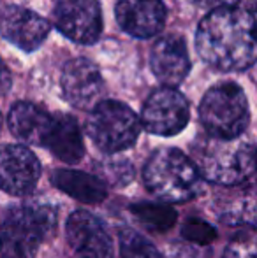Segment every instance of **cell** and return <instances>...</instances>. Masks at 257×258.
<instances>
[{
  "label": "cell",
  "instance_id": "obj_13",
  "mask_svg": "<svg viewBox=\"0 0 257 258\" xmlns=\"http://www.w3.org/2000/svg\"><path fill=\"white\" fill-rule=\"evenodd\" d=\"M115 16L130 37L150 39L164 28L168 9L162 0H118Z\"/></svg>",
  "mask_w": 257,
  "mask_h": 258
},
{
  "label": "cell",
  "instance_id": "obj_9",
  "mask_svg": "<svg viewBox=\"0 0 257 258\" xmlns=\"http://www.w3.org/2000/svg\"><path fill=\"white\" fill-rule=\"evenodd\" d=\"M60 88L64 99L72 107L92 111L100 102L104 79L99 67L88 58H72L64 65L60 74Z\"/></svg>",
  "mask_w": 257,
  "mask_h": 258
},
{
  "label": "cell",
  "instance_id": "obj_2",
  "mask_svg": "<svg viewBox=\"0 0 257 258\" xmlns=\"http://www.w3.org/2000/svg\"><path fill=\"white\" fill-rule=\"evenodd\" d=\"M143 181L148 191L164 204L189 202L202 190V179L192 160L176 148L155 151L143 169Z\"/></svg>",
  "mask_w": 257,
  "mask_h": 258
},
{
  "label": "cell",
  "instance_id": "obj_1",
  "mask_svg": "<svg viewBox=\"0 0 257 258\" xmlns=\"http://www.w3.org/2000/svg\"><path fill=\"white\" fill-rule=\"evenodd\" d=\"M195 51L220 72H243L255 61L254 14L240 7L210 11L195 30Z\"/></svg>",
  "mask_w": 257,
  "mask_h": 258
},
{
  "label": "cell",
  "instance_id": "obj_24",
  "mask_svg": "<svg viewBox=\"0 0 257 258\" xmlns=\"http://www.w3.org/2000/svg\"><path fill=\"white\" fill-rule=\"evenodd\" d=\"M11 85H13V76H11L9 67H7L2 58H0V95L9 92Z\"/></svg>",
  "mask_w": 257,
  "mask_h": 258
},
{
  "label": "cell",
  "instance_id": "obj_11",
  "mask_svg": "<svg viewBox=\"0 0 257 258\" xmlns=\"http://www.w3.org/2000/svg\"><path fill=\"white\" fill-rule=\"evenodd\" d=\"M41 177L37 156L21 144H0V190L11 195H28Z\"/></svg>",
  "mask_w": 257,
  "mask_h": 258
},
{
  "label": "cell",
  "instance_id": "obj_20",
  "mask_svg": "<svg viewBox=\"0 0 257 258\" xmlns=\"http://www.w3.org/2000/svg\"><path fill=\"white\" fill-rule=\"evenodd\" d=\"M182 235L190 242H197V244H210L212 241L217 239V230L210 223L199 218H189L183 223Z\"/></svg>",
  "mask_w": 257,
  "mask_h": 258
},
{
  "label": "cell",
  "instance_id": "obj_12",
  "mask_svg": "<svg viewBox=\"0 0 257 258\" xmlns=\"http://www.w3.org/2000/svg\"><path fill=\"white\" fill-rule=\"evenodd\" d=\"M0 34L6 41L32 53L42 46L49 34V23L34 11L21 6H6L0 9Z\"/></svg>",
  "mask_w": 257,
  "mask_h": 258
},
{
  "label": "cell",
  "instance_id": "obj_8",
  "mask_svg": "<svg viewBox=\"0 0 257 258\" xmlns=\"http://www.w3.org/2000/svg\"><path fill=\"white\" fill-rule=\"evenodd\" d=\"M53 23L69 41L93 44L102 34V9L99 0H59Z\"/></svg>",
  "mask_w": 257,
  "mask_h": 258
},
{
  "label": "cell",
  "instance_id": "obj_3",
  "mask_svg": "<svg viewBox=\"0 0 257 258\" xmlns=\"http://www.w3.org/2000/svg\"><path fill=\"white\" fill-rule=\"evenodd\" d=\"M192 163L201 179L222 186H236L254 176L255 148L252 143L204 139L194 146Z\"/></svg>",
  "mask_w": 257,
  "mask_h": 258
},
{
  "label": "cell",
  "instance_id": "obj_14",
  "mask_svg": "<svg viewBox=\"0 0 257 258\" xmlns=\"http://www.w3.org/2000/svg\"><path fill=\"white\" fill-rule=\"evenodd\" d=\"M150 67L164 86H178L190 72V56L182 35L168 34L157 39L150 51Z\"/></svg>",
  "mask_w": 257,
  "mask_h": 258
},
{
  "label": "cell",
  "instance_id": "obj_23",
  "mask_svg": "<svg viewBox=\"0 0 257 258\" xmlns=\"http://www.w3.org/2000/svg\"><path fill=\"white\" fill-rule=\"evenodd\" d=\"M190 4L202 9H224V7H236L238 4H241L243 0H189Z\"/></svg>",
  "mask_w": 257,
  "mask_h": 258
},
{
  "label": "cell",
  "instance_id": "obj_5",
  "mask_svg": "<svg viewBox=\"0 0 257 258\" xmlns=\"http://www.w3.org/2000/svg\"><path fill=\"white\" fill-rule=\"evenodd\" d=\"M199 119L212 139H238L250 123L243 88L234 83H220L210 88L199 104Z\"/></svg>",
  "mask_w": 257,
  "mask_h": 258
},
{
  "label": "cell",
  "instance_id": "obj_21",
  "mask_svg": "<svg viewBox=\"0 0 257 258\" xmlns=\"http://www.w3.org/2000/svg\"><path fill=\"white\" fill-rule=\"evenodd\" d=\"M224 258H255V242L254 235L241 234L227 244Z\"/></svg>",
  "mask_w": 257,
  "mask_h": 258
},
{
  "label": "cell",
  "instance_id": "obj_19",
  "mask_svg": "<svg viewBox=\"0 0 257 258\" xmlns=\"http://www.w3.org/2000/svg\"><path fill=\"white\" fill-rule=\"evenodd\" d=\"M120 256L122 258H164L146 237L132 228L120 232Z\"/></svg>",
  "mask_w": 257,
  "mask_h": 258
},
{
  "label": "cell",
  "instance_id": "obj_7",
  "mask_svg": "<svg viewBox=\"0 0 257 258\" xmlns=\"http://www.w3.org/2000/svg\"><path fill=\"white\" fill-rule=\"evenodd\" d=\"M189 118L190 107L185 95L171 86H161L143 104L139 123L153 136L171 137L185 128Z\"/></svg>",
  "mask_w": 257,
  "mask_h": 258
},
{
  "label": "cell",
  "instance_id": "obj_25",
  "mask_svg": "<svg viewBox=\"0 0 257 258\" xmlns=\"http://www.w3.org/2000/svg\"><path fill=\"white\" fill-rule=\"evenodd\" d=\"M2 123H4V119H2V114H0V130H2Z\"/></svg>",
  "mask_w": 257,
  "mask_h": 258
},
{
  "label": "cell",
  "instance_id": "obj_16",
  "mask_svg": "<svg viewBox=\"0 0 257 258\" xmlns=\"http://www.w3.org/2000/svg\"><path fill=\"white\" fill-rule=\"evenodd\" d=\"M44 148L65 163H78L85 155V143L78 121L71 114H53V125Z\"/></svg>",
  "mask_w": 257,
  "mask_h": 258
},
{
  "label": "cell",
  "instance_id": "obj_22",
  "mask_svg": "<svg viewBox=\"0 0 257 258\" xmlns=\"http://www.w3.org/2000/svg\"><path fill=\"white\" fill-rule=\"evenodd\" d=\"M134 176L132 165L127 162H113L110 165H104V177L108 183L117 184V186H124L127 184Z\"/></svg>",
  "mask_w": 257,
  "mask_h": 258
},
{
  "label": "cell",
  "instance_id": "obj_4",
  "mask_svg": "<svg viewBox=\"0 0 257 258\" xmlns=\"http://www.w3.org/2000/svg\"><path fill=\"white\" fill-rule=\"evenodd\" d=\"M57 227V214L49 206L28 204L13 209L0 227V256L35 258L37 249Z\"/></svg>",
  "mask_w": 257,
  "mask_h": 258
},
{
  "label": "cell",
  "instance_id": "obj_10",
  "mask_svg": "<svg viewBox=\"0 0 257 258\" xmlns=\"http://www.w3.org/2000/svg\"><path fill=\"white\" fill-rule=\"evenodd\" d=\"M65 235L74 258H115L113 241L99 218L78 209L65 223Z\"/></svg>",
  "mask_w": 257,
  "mask_h": 258
},
{
  "label": "cell",
  "instance_id": "obj_6",
  "mask_svg": "<svg viewBox=\"0 0 257 258\" xmlns=\"http://www.w3.org/2000/svg\"><path fill=\"white\" fill-rule=\"evenodd\" d=\"M86 132L92 143L104 153H118L134 146L141 132L136 112L118 100H100L90 111Z\"/></svg>",
  "mask_w": 257,
  "mask_h": 258
},
{
  "label": "cell",
  "instance_id": "obj_18",
  "mask_svg": "<svg viewBox=\"0 0 257 258\" xmlns=\"http://www.w3.org/2000/svg\"><path fill=\"white\" fill-rule=\"evenodd\" d=\"M130 211L146 230L155 232V234L171 230L178 218L176 211L164 202H139V204L130 206Z\"/></svg>",
  "mask_w": 257,
  "mask_h": 258
},
{
  "label": "cell",
  "instance_id": "obj_17",
  "mask_svg": "<svg viewBox=\"0 0 257 258\" xmlns=\"http://www.w3.org/2000/svg\"><path fill=\"white\" fill-rule=\"evenodd\" d=\"M52 183L69 197L86 204H99L108 197V186L100 177L83 170L59 169L53 170Z\"/></svg>",
  "mask_w": 257,
  "mask_h": 258
},
{
  "label": "cell",
  "instance_id": "obj_15",
  "mask_svg": "<svg viewBox=\"0 0 257 258\" xmlns=\"http://www.w3.org/2000/svg\"><path fill=\"white\" fill-rule=\"evenodd\" d=\"M7 125L18 141L44 148L53 125V116L41 105L21 100L11 107Z\"/></svg>",
  "mask_w": 257,
  "mask_h": 258
}]
</instances>
